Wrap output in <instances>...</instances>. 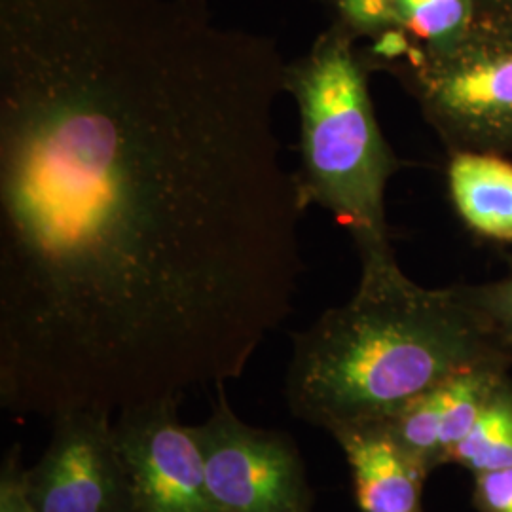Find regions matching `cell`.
<instances>
[{
    "label": "cell",
    "mask_w": 512,
    "mask_h": 512,
    "mask_svg": "<svg viewBox=\"0 0 512 512\" xmlns=\"http://www.w3.org/2000/svg\"><path fill=\"white\" fill-rule=\"evenodd\" d=\"M416 512H421V511H416Z\"/></svg>",
    "instance_id": "cell-19"
},
{
    "label": "cell",
    "mask_w": 512,
    "mask_h": 512,
    "mask_svg": "<svg viewBox=\"0 0 512 512\" xmlns=\"http://www.w3.org/2000/svg\"><path fill=\"white\" fill-rule=\"evenodd\" d=\"M448 463L473 473L512 467L511 374L495 389L469 435L452 450Z\"/></svg>",
    "instance_id": "cell-11"
},
{
    "label": "cell",
    "mask_w": 512,
    "mask_h": 512,
    "mask_svg": "<svg viewBox=\"0 0 512 512\" xmlns=\"http://www.w3.org/2000/svg\"><path fill=\"white\" fill-rule=\"evenodd\" d=\"M361 277L344 306L293 334L285 399L330 435L391 420L448 378L512 365V349L463 285L421 287L391 243L359 249Z\"/></svg>",
    "instance_id": "cell-2"
},
{
    "label": "cell",
    "mask_w": 512,
    "mask_h": 512,
    "mask_svg": "<svg viewBox=\"0 0 512 512\" xmlns=\"http://www.w3.org/2000/svg\"><path fill=\"white\" fill-rule=\"evenodd\" d=\"M463 291L512 349V255L507 272L499 279L480 285H463Z\"/></svg>",
    "instance_id": "cell-15"
},
{
    "label": "cell",
    "mask_w": 512,
    "mask_h": 512,
    "mask_svg": "<svg viewBox=\"0 0 512 512\" xmlns=\"http://www.w3.org/2000/svg\"><path fill=\"white\" fill-rule=\"evenodd\" d=\"M404 29L429 57L454 50L476 23V0H393Z\"/></svg>",
    "instance_id": "cell-12"
},
{
    "label": "cell",
    "mask_w": 512,
    "mask_h": 512,
    "mask_svg": "<svg viewBox=\"0 0 512 512\" xmlns=\"http://www.w3.org/2000/svg\"><path fill=\"white\" fill-rule=\"evenodd\" d=\"M475 505L480 512H512V467L476 473Z\"/></svg>",
    "instance_id": "cell-16"
},
{
    "label": "cell",
    "mask_w": 512,
    "mask_h": 512,
    "mask_svg": "<svg viewBox=\"0 0 512 512\" xmlns=\"http://www.w3.org/2000/svg\"><path fill=\"white\" fill-rule=\"evenodd\" d=\"M448 152L512 154V35L484 23L446 54L391 73Z\"/></svg>",
    "instance_id": "cell-4"
},
{
    "label": "cell",
    "mask_w": 512,
    "mask_h": 512,
    "mask_svg": "<svg viewBox=\"0 0 512 512\" xmlns=\"http://www.w3.org/2000/svg\"><path fill=\"white\" fill-rule=\"evenodd\" d=\"M359 54L370 73H391L399 67H416L427 59L425 48L403 25L391 27L378 37L366 40L365 46H359Z\"/></svg>",
    "instance_id": "cell-14"
},
{
    "label": "cell",
    "mask_w": 512,
    "mask_h": 512,
    "mask_svg": "<svg viewBox=\"0 0 512 512\" xmlns=\"http://www.w3.org/2000/svg\"><path fill=\"white\" fill-rule=\"evenodd\" d=\"M509 370V366H484L456 374L406 404L385 425L431 473L448 463Z\"/></svg>",
    "instance_id": "cell-8"
},
{
    "label": "cell",
    "mask_w": 512,
    "mask_h": 512,
    "mask_svg": "<svg viewBox=\"0 0 512 512\" xmlns=\"http://www.w3.org/2000/svg\"><path fill=\"white\" fill-rule=\"evenodd\" d=\"M287 63L207 0H0L2 408L241 378L304 268Z\"/></svg>",
    "instance_id": "cell-1"
},
{
    "label": "cell",
    "mask_w": 512,
    "mask_h": 512,
    "mask_svg": "<svg viewBox=\"0 0 512 512\" xmlns=\"http://www.w3.org/2000/svg\"><path fill=\"white\" fill-rule=\"evenodd\" d=\"M368 76L359 42L334 23L285 74L300 118L302 203L329 211L357 251L391 243L385 190L403 165L378 124Z\"/></svg>",
    "instance_id": "cell-3"
},
{
    "label": "cell",
    "mask_w": 512,
    "mask_h": 512,
    "mask_svg": "<svg viewBox=\"0 0 512 512\" xmlns=\"http://www.w3.org/2000/svg\"><path fill=\"white\" fill-rule=\"evenodd\" d=\"M478 21L512 35V0H476Z\"/></svg>",
    "instance_id": "cell-18"
},
{
    "label": "cell",
    "mask_w": 512,
    "mask_h": 512,
    "mask_svg": "<svg viewBox=\"0 0 512 512\" xmlns=\"http://www.w3.org/2000/svg\"><path fill=\"white\" fill-rule=\"evenodd\" d=\"M23 471L18 452L12 450L0 476V512H33L23 492Z\"/></svg>",
    "instance_id": "cell-17"
},
{
    "label": "cell",
    "mask_w": 512,
    "mask_h": 512,
    "mask_svg": "<svg viewBox=\"0 0 512 512\" xmlns=\"http://www.w3.org/2000/svg\"><path fill=\"white\" fill-rule=\"evenodd\" d=\"M348 458L361 512L421 511L429 475L385 423L351 427L332 435Z\"/></svg>",
    "instance_id": "cell-9"
},
{
    "label": "cell",
    "mask_w": 512,
    "mask_h": 512,
    "mask_svg": "<svg viewBox=\"0 0 512 512\" xmlns=\"http://www.w3.org/2000/svg\"><path fill=\"white\" fill-rule=\"evenodd\" d=\"M448 198L476 238L512 245V162L501 154L448 152Z\"/></svg>",
    "instance_id": "cell-10"
},
{
    "label": "cell",
    "mask_w": 512,
    "mask_h": 512,
    "mask_svg": "<svg viewBox=\"0 0 512 512\" xmlns=\"http://www.w3.org/2000/svg\"><path fill=\"white\" fill-rule=\"evenodd\" d=\"M329 8L332 23L359 40L378 37L401 25L393 0H321Z\"/></svg>",
    "instance_id": "cell-13"
},
{
    "label": "cell",
    "mask_w": 512,
    "mask_h": 512,
    "mask_svg": "<svg viewBox=\"0 0 512 512\" xmlns=\"http://www.w3.org/2000/svg\"><path fill=\"white\" fill-rule=\"evenodd\" d=\"M222 391L213 414L190 425L220 512H311L313 490L294 440L245 423Z\"/></svg>",
    "instance_id": "cell-5"
},
{
    "label": "cell",
    "mask_w": 512,
    "mask_h": 512,
    "mask_svg": "<svg viewBox=\"0 0 512 512\" xmlns=\"http://www.w3.org/2000/svg\"><path fill=\"white\" fill-rule=\"evenodd\" d=\"M52 439L23 492L33 512H135L114 420L101 410L55 414Z\"/></svg>",
    "instance_id": "cell-6"
},
{
    "label": "cell",
    "mask_w": 512,
    "mask_h": 512,
    "mask_svg": "<svg viewBox=\"0 0 512 512\" xmlns=\"http://www.w3.org/2000/svg\"><path fill=\"white\" fill-rule=\"evenodd\" d=\"M177 406V399H167L116 414L114 433L135 512H220L200 446Z\"/></svg>",
    "instance_id": "cell-7"
}]
</instances>
